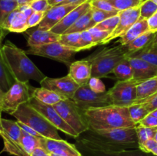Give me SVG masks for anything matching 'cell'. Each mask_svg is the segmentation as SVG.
<instances>
[{
	"label": "cell",
	"mask_w": 157,
	"mask_h": 156,
	"mask_svg": "<svg viewBox=\"0 0 157 156\" xmlns=\"http://www.w3.org/2000/svg\"><path fill=\"white\" fill-rule=\"evenodd\" d=\"M80 147L97 151H121L139 148L134 128H89L77 138Z\"/></svg>",
	"instance_id": "obj_1"
},
{
	"label": "cell",
	"mask_w": 157,
	"mask_h": 156,
	"mask_svg": "<svg viewBox=\"0 0 157 156\" xmlns=\"http://www.w3.org/2000/svg\"><path fill=\"white\" fill-rule=\"evenodd\" d=\"M2 58L15 81L29 82L30 80L41 83L45 75L27 56L25 50L19 48L10 41L1 47Z\"/></svg>",
	"instance_id": "obj_2"
},
{
	"label": "cell",
	"mask_w": 157,
	"mask_h": 156,
	"mask_svg": "<svg viewBox=\"0 0 157 156\" xmlns=\"http://www.w3.org/2000/svg\"><path fill=\"white\" fill-rule=\"evenodd\" d=\"M90 128L110 129L120 128H134L136 124L130 116L128 107L110 105L90 108L84 110Z\"/></svg>",
	"instance_id": "obj_3"
},
{
	"label": "cell",
	"mask_w": 157,
	"mask_h": 156,
	"mask_svg": "<svg viewBox=\"0 0 157 156\" xmlns=\"http://www.w3.org/2000/svg\"><path fill=\"white\" fill-rule=\"evenodd\" d=\"M130 52L127 46L120 44L115 47H104L96 50L84 58L91 64V76L106 77L113 73L116 66L129 56Z\"/></svg>",
	"instance_id": "obj_4"
},
{
	"label": "cell",
	"mask_w": 157,
	"mask_h": 156,
	"mask_svg": "<svg viewBox=\"0 0 157 156\" xmlns=\"http://www.w3.org/2000/svg\"><path fill=\"white\" fill-rule=\"evenodd\" d=\"M11 115L14 116L18 122L31 127L43 137L57 140L62 139L58 135V128L51 124L29 102L21 104Z\"/></svg>",
	"instance_id": "obj_5"
},
{
	"label": "cell",
	"mask_w": 157,
	"mask_h": 156,
	"mask_svg": "<svg viewBox=\"0 0 157 156\" xmlns=\"http://www.w3.org/2000/svg\"><path fill=\"white\" fill-rule=\"evenodd\" d=\"M66 123L79 135L90 128L84 110H81L72 99H65L53 106Z\"/></svg>",
	"instance_id": "obj_6"
},
{
	"label": "cell",
	"mask_w": 157,
	"mask_h": 156,
	"mask_svg": "<svg viewBox=\"0 0 157 156\" xmlns=\"http://www.w3.org/2000/svg\"><path fill=\"white\" fill-rule=\"evenodd\" d=\"M26 54L36 56L44 57L49 59L55 60L70 66L74 62L77 51L61 44L60 42H54L44 45L31 47L25 50Z\"/></svg>",
	"instance_id": "obj_7"
},
{
	"label": "cell",
	"mask_w": 157,
	"mask_h": 156,
	"mask_svg": "<svg viewBox=\"0 0 157 156\" xmlns=\"http://www.w3.org/2000/svg\"><path fill=\"white\" fill-rule=\"evenodd\" d=\"M33 87L29 85V82L15 81L6 93H5L3 99V112L12 114L21 104L29 101L32 96Z\"/></svg>",
	"instance_id": "obj_8"
},
{
	"label": "cell",
	"mask_w": 157,
	"mask_h": 156,
	"mask_svg": "<svg viewBox=\"0 0 157 156\" xmlns=\"http://www.w3.org/2000/svg\"><path fill=\"white\" fill-rule=\"evenodd\" d=\"M1 125L0 136L4 142L5 151L13 155L27 156L20 145L21 128L18 122L2 118Z\"/></svg>",
	"instance_id": "obj_9"
},
{
	"label": "cell",
	"mask_w": 157,
	"mask_h": 156,
	"mask_svg": "<svg viewBox=\"0 0 157 156\" xmlns=\"http://www.w3.org/2000/svg\"><path fill=\"white\" fill-rule=\"evenodd\" d=\"M141 81L132 79L127 81L118 80L107 90L113 105L129 107L136 99V87Z\"/></svg>",
	"instance_id": "obj_10"
},
{
	"label": "cell",
	"mask_w": 157,
	"mask_h": 156,
	"mask_svg": "<svg viewBox=\"0 0 157 156\" xmlns=\"http://www.w3.org/2000/svg\"><path fill=\"white\" fill-rule=\"evenodd\" d=\"M72 99L83 110L113 105L108 92L96 93L93 91L87 84L78 87Z\"/></svg>",
	"instance_id": "obj_11"
},
{
	"label": "cell",
	"mask_w": 157,
	"mask_h": 156,
	"mask_svg": "<svg viewBox=\"0 0 157 156\" xmlns=\"http://www.w3.org/2000/svg\"><path fill=\"white\" fill-rule=\"evenodd\" d=\"M28 102L37 111L39 112L51 124H52L58 130H61L65 134L69 135V136L76 138V139L78 137V133L68 124L66 123L65 121L58 114V113L54 108L53 106L43 103V102H40L39 100L35 99V97H32V96Z\"/></svg>",
	"instance_id": "obj_12"
},
{
	"label": "cell",
	"mask_w": 157,
	"mask_h": 156,
	"mask_svg": "<svg viewBox=\"0 0 157 156\" xmlns=\"http://www.w3.org/2000/svg\"><path fill=\"white\" fill-rule=\"evenodd\" d=\"M40 84L41 87L52 90L67 99H72L75 92L80 87L68 74L60 78L46 76Z\"/></svg>",
	"instance_id": "obj_13"
},
{
	"label": "cell",
	"mask_w": 157,
	"mask_h": 156,
	"mask_svg": "<svg viewBox=\"0 0 157 156\" xmlns=\"http://www.w3.org/2000/svg\"><path fill=\"white\" fill-rule=\"evenodd\" d=\"M120 16V21L118 25L111 34L108 35L106 39L104 40L101 44L110 43L112 40L116 38H121L124 35L140 17V7L132 8L124 11H121L118 13Z\"/></svg>",
	"instance_id": "obj_14"
},
{
	"label": "cell",
	"mask_w": 157,
	"mask_h": 156,
	"mask_svg": "<svg viewBox=\"0 0 157 156\" xmlns=\"http://www.w3.org/2000/svg\"><path fill=\"white\" fill-rule=\"evenodd\" d=\"M86 1L71 3L66 5H58L51 8L44 15V18L37 27L44 31H50L59 21H61L67 14Z\"/></svg>",
	"instance_id": "obj_15"
},
{
	"label": "cell",
	"mask_w": 157,
	"mask_h": 156,
	"mask_svg": "<svg viewBox=\"0 0 157 156\" xmlns=\"http://www.w3.org/2000/svg\"><path fill=\"white\" fill-rule=\"evenodd\" d=\"M39 141L41 148L45 149L50 154L61 156H83L75 145L63 139L57 140L41 136L39 137Z\"/></svg>",
	"instance_id": "obj_16"
},
{
	"label": "cell",
	"mask_w": 157,
	"mask_h": 156,
	"mask_svg": "<svg viewBox=\"0 0 157 156\" xmlns=\"http://www.w3.org/2000/svg\"><path fill=\"white\" fill-rule=\"evenodd\" d=\"M91 0H87L84 2L79 6L75 8L74 10L69 12L61 21L58 23L56 25L54 26L50 31L58 35H61L67 30L70 27H71L82 15L87 13L91 9Z\"/></svg>",
	"instance_id": "obj_17"
},
{
	"label": "cell",
	"mask_w": 157,
	"mask_h": 156,
	"mask_svg": "<svg viewBox=\"0 0 157 156\" xmlns=\"http://www.w3.org/2000/svg\"><path fill=\"white\" fill-rule=\"evenodd\" d=\"M133 72V79L143 82L157 76V67L141 58L128 57Z\"/></svg>",
	"instance_id": "obj_18"
},
{
	"label": "cell",
	"mask_w": 157,
	"mask_h": 156,
	"mask_svg": "<svg viewBox=\"0 0 157 156\" xmlns=\"http://www.w3.org/2000/svg\"><path fill=\"white\" fill-rule=\"evenodd\" d=\"M91 64L85 59L74 61L69 66L68 75L80 87L88 84L91 78Z\"/></svg>",
	"instance_id": "obj_19"
},
{
	"label": "cell",
	"mask_w": 157,
	"mask_h": 156,
	"mask_svg": "<svg viewBox=\"0 0 157 156\" xmlns=\"http://www.w3.org/2000/svg\"><path fill=\"white\" fill-rule=\"evenodd\" d=\"M28 34V45L29 47H37L50 43L58 42L61 35L52 32V31H44L36 28H29L26 31Z\"/></svg>",
	"instance_id": "obj_20"
},
{
	"label": "cell",
	"mask_w": 157,
	"mask_h": 156,
	"mask_svg": "<svg viewBox=\"0 0 157 156\" xmlns=\"http://www.w3.org/2000/svg\"><path fill=\"white\" fill-rule=\"evenodd\" d=\"M27 21L28 17L17 9L9 14L2 27L7 32L21 33L29 28Z\"/></svg>",
	"instance_id": "obj_21"
},
{
	"label": "cell",
	"mask_w": 157,
	"mask_h": 156,
	"mask_svg": "<svg viewBox=\"0 0 157 156\" xmlns=\"http://www.w3.org/2000/svg\"><path fill=\"white\" fill-rule=\"evenodd\" d=\"M149 31L150 28L147 20L140 17L138 21L123 36H121L117 42L122 45H127L136 38Z\"/></svg>",
	"instance_id": "obj_22"
},
{
	"label": "cell",
	"mask_w": 157,
	"mask_h": 156,
	"mask_svg": "<svg viewBox=\"0 0 157 156\" xmlns=\"http://www.w3.org/2000/svg\"><path fill=\"white\" fill-rule=\"evenodd\" d=\"M157 93V76L140 83L136 87V99L134 103H142Z\"/></svg>",
	"instance_id": "obj_23"
},
{
	"label": "cell",
	"mask_w": 157,
	"mask_h": 156,
	"mask_svg": "<svg viewBox=\"0 0 157 156\" xmlns=\"http://www.w3.org/2000/svg\"><path fill=\"white\" fill-rule=\"evenodd\" d=\"M86 156H156L152 153L144 152L140 148L121 151H97L81 148Z\"/></svg>",
	"instance_id": "obj_24"
},
{
	"label": "cell",
	"mask_w": 157,
	"mask_h": 156,
	"mask_svg": "<svg viewBox=\"0 0 157 156\" xmlns=\"http://www.w3.org/2000/svg\"><path fill=\"white\" fill-rule=\"evenodd\" d=\"M32 95V97H35L40 102L51 106L55 105L60 101L67 99L64 96H61L60 94L52 91V90L41 87H38V88H34L33 87Z\"/></svg>",
	"instance_id": "obj_25"
},
{
	"label": "cell",
	"mask_w": 157,
	"mask_h": 156,
	"mask_svg": "<svg viewBox=\"0 0 157 156\" xmlns=\"http://www.w3.org/2000/svg\"><path fill=\"white\" fill-rule=\"evenodd\" d=\"M155 35H156V32L149 31V32H146V33L143 34L140 36L136 38L133 41L129 43L128 44H127L126 46H127V49L130 52V54L136 53V52L141 50L142 49L145 48L146 47L150 45V43L153 41Z\"/></svg>",
	"instance_id": "obj_26"
},
{
	"label": "cell",
	"mask_w": 157,
	"mask_h": 156,
	"mask_svg": "<svg viewBox=\"0 0 157 156\" xmlns=\"http://www.w3.org/2000/svg\"><path fill=\"white\" fill-rule=\"evenodd\" d=\"M2 44H0V89L6 93L15 82V79L11 74L9 68L2 58L1 52Z\"/></svg>",
	"instance_id": "obj_27"
},
{
	"label": "cell",
	"mask_w": 157,
	"mask_h": 156,
	"mask_svg": "<svg viewBox=\"0 0 157 156\" xmlns=\"http://www.w3.org/2000/svg\"><path fill=\"white\" fill-rule=\"evenodd\" d=\"M19 142L21 148L25 152L27 156H31L32 153L37 148L41 147L39 137H35L32 135H30L23 129H21V135Z\"/></svg>",
	"instance_id": "obj_28"
},
{
	"label": "cell",
	"mask_w": 157,
	"mask_h": 156,
	"mask_svg": "<svg viewBox=\"0 0 157 156\" xmlns=\"http://www.w3.org/2000/svg\"><path fill=\"white\" fill-rule=\"evenodd\" d=\"M113 73L119 81L130 80L133 78V72L128 57L121 61L113 70Z\"/></svg>",
	"instance_id": "obj_29"
},
{
	"label": "cell",
	"mask_w": 157,
	"mask_h": 156,
	"mask_svg": "<svg viewBox=\"0 0 157 156\" xmlns=\"http://www.w3.org/2000/svg\"><path fill=\"white\" fill-rule=\"evenodd\" d=\"M58 42L69 48L73 49L77 52L83 50L82 45H81V32L63 34L60 37Z\"/></svg>",
	"instance_id": "obj_30"
},
{
	"label": "cell",
	"mask_w": 157,
	"mask_h": 156,
	"mask_svg": "<svg viewBox=\"0 0 157 156\" xmlns=\"http://www.w3.org/2000/svg\"><path fill=\"white\" fill-rule=\"evenodd\" d=\"M128 57L141 58L157 67V46H147L141 50L130 54Z\"/></svg>",
	"instance_id": "obj_31"
},
{
	"label": "cell",
	"mask_w": 157,
	"mask_h": 156,
	"mask_svg": "<svg viewBox=\"0 0 157 156\" xmlns=\"http://www.w3.org/2000/svg\"><path fill=\"white\" fill-rule=\"evenodd\" d=\"M92 17V10H89L88 12L81 17L71 27L69 28L64 34L75 33V32H82L83 31L87 30L90 19Z\"/></svg>",
	"instance_id": "obj_32"
},
{
	"label": "cell",
	"mask_w": 157,
	"mask_h": 156,
	"mask_svg": "<svg viewBox=\"0 0 157 156\" xmlns=\"http://www.w3.org/2000/svg\"><path fill=\"white\" fill-rule=\"evenodd\" d=\"M128 110L130 118L136 125L139 124L147 115L150 114V112L142 103L133 104L128 107Z\"/></svg>",
	"instance_id": "obj_33"
},
{
	"label": "cell",
	"mask_w": 157,
	"mask_h": 156,
	"mask_svg": "<svg viewBox=\"0 0 157 156\" xmlns=\"http://www.w3.org/2000/svg\"><path fill=\"white\" fill-rule=\"evenodd\" d=\"M92 10V17L90 19V24H89L88 28L87 30L91 28H94L95 25H97L99 23L102 22L104 20L110 18L112 16L117 15L119 12H107V11H103L101 9H95V8L91 7Z\"/></svg>",
	"instance_id": "obj_34"
},
{
	"label": "cell",
	"mask_w": 157,
	"mask_h": 156,
	"mask_svg": "<svg viewBox=\"0 0 157 156\" xmlns=\"http://www.w3.org/2000/svg\"><path fill=\"white\" fill-rule=\"evenodd\" d=\"M135 129L136 132V136L138 139V143H139V148L141 145L147 142L150 139H153L154 135L156 133L157 128H150L146 127L141 124H137L135 126Z\"/></svg>",
	"instance_id": "obj_35"
},
{
	"label": "cell",
	"mask_w": 157,
	"mask_h": 156,
	"mask_svg": "<svg viewBox=\"0 0 157 156\" xmlns=\"http://www.w3.org/2000/svg\"><path fill=\"white\" fill-rule=\"evenodd\" d=\"M18 8L16 0H0V25H2L9 14Z\"/></svg>",
	"instance_id": "obj_36"
},
{
	"label": "cell",
	"mask_w": 157,
	"mask_h": 156,
	"mask_svg": "<svg viewBox=\"0 0 157 156\" xmlns=\"http://www.w3.org/2000/svg\"><path fill=\"white\" fill-rule=\"evenodd\" d=\"M107 1L119 12L138 7L142 4L141 0H107Z\"/></svg>",
	"instance_id": "obj_37"
},
{
	"label": "cell",
	"mask_w": 157,
	"mask_h": 156,
	"mask_svg": "<svg viewBox=\"0 0 157 156\" xmlns=\"http://www.w3.org/2000/svg\"><path fill=\"white\" fill-rule=\"evenodd\" d=\"M120 21V16L119 15H116L114 16H112L110 18H107V19L104 20L102 22L99 23L97 25H95L94 27L97 28L98 29H101L102 31H106V32H110V34H111L112 32L114 31V29L116 28L117 26L118 25Z\"/></svg>",
	"instance_id": "obj_38"
},
{
	"label": "cell",
	"mask_w": 157,
	"mask_h": 156,
	"mask_svg": "<svg viewBox=\"0 0 157 156\" xmlns=\"http://www.w3.org/2000/svg\"><path fill=\"white\" fill-rule=\"evenodd\" d=\"M140 18L148 20L157 12V5L152 0H147L140 5Z\"/></svg>",
	"instance_id": "obj_39"
},
{
	"label": "cell",
	"mask_w": 157,
	"mask_h": 156,
	"mask_svg": "<svg viewBox=\"0 0 157 156\" xmlns=\"http://www.w3.org/2000/svg\"><path fill=\"white\" fill-rule=\"evenodd\" d=\"M88 31L91 34L92 37H93L94 42L96 46L101 44V43L104 41V40L106 39L108 37V35H110V32H106V31H102L95 27L88 29Z\"/></svg>",
	"instance_id": "obj_40"
},
{
	"label": "cell",
	"mask_w": 157,
	"mask_h": 156,
	"mask_svg": "<svg viewBox=\"0 0 157 156\" xmlns=\"http://www.w3.org/2000/svg\"><path fill=\"white\" fill-rule=\"evenodd\" d=\"M90 3H91V7L95 9L107 11V12H119V11L117 10L107 0H91Z\"/></svg>",
	"instance_id": "obj_41"
},
{
	"label": "cell",
	"mask_w": 157,
	"mask_h": 156,
	"mask_svg": "<svg viewBox=\"0 0 157 156\" xmlns=\"http://www.w3.org/2000/svg\"><path fill=\"white\" fill-rule=\"evenodd\" d=\"M81 39L82 50H88L96 46L94 42L93 37L88 30L83 31L82 32H81Z\"/></svg>",
	"instance_id": "obj_42"
},
{
	"label": "cell",
	"mask_w": 157,
	"mask_h": 156,
	"mask_svg": "<svg viewBox=\"0 0 157 156\" xmlns=\"http://www.w3.org/2000/svg\"><path fill=\"white\" fill-rule=\"evenodd\" d=\"M29 5L34 12H47L52 8L48 0H33Z\"/></svg>",
	"instance_id": "obj_43"
},
{
	"label": "cell",
	"mask_w": 157,
	"mask_h": 156,
	"mask_svg": "<svg viewBox=\"0 0 157 156\" xmlns=\"http://www.w3.org/2000/svg\"><path fill=\"white\" fill-rule=\"evenodd\" d=\"M87 85L89 86V87L93 91L96 92V93H102L107 92L106 91L105 85H104V84L101 81V80L100 78L91 76V78L89 80Z\"/></svg>",
	"instance_id": "obj_44"
},
{
	"label": "cell",
	"mask_w": 157,
	"mask_h": 156,
	"mask_svg": "<svg viewBox=\"0 0 157 156\" xmlns=\"http://www.w3.org/2000/svg\"><path fill=\"white\" fill-rule=\"evenodd\" d=\"M46 12H34L28 18V26L29 28L38 26L41 23L42 19L44 18Z\"/></svg>",
	"instance_id": "obj_45"
},
{
	"label": "cell",
	"mask_w": 157,
	"mask_h": 156,
	"mask_svg": "<svg viewBox=\"0 0 157 156\" xmlns=\"http://www.w3.org/2000/svg\"><path fill=\"white\" fill-rule=\"evenodd\" d=\"M143 105L147 108V110L150 112V113L151 112H153V110H156L157 109V93H155L154 95H153L152 96H150V98L147 99V100L144 101V102H142Z\"/></svg>",
	"instance_id": "obj_46"
},
{
	"label": "cell",
	"mask_w": 157,
	"mask_h": 156,
	"mask_svg": "<svg viewBox=\"0 0 157 156\" xmlns=\"http://www.w3.org/2000/svg\"><path fill=\"white\" fill-rule=\"evenodd\" d=\"M139 124L150 128H157V117L150 113Z\"/></svg>",
	"instance_id": "obj_47"
},
{
	"label": "cell",
	"mask_w": 157,
	"mask_h": 156,
	"mask_svg": "<svg viewBox=\"0 0 157 156\" xmlns=\"http://www.w3.org/2000/svg\"><path fill=\"white\" fill-rule=\"evenodd\" d=\"M149 28L150 32H157V12L152 17H150L148 20Z\"/></svg>",
	"instance_id": "obj_48"
},
{
	"label": "cell",
	"mask_w": 157,
	"mask_h": 156,
	"mask_svg": "<svg viewBox=\"0 0 157 156\" xmlns=\"http://www.w3.org/2000/svg\"><path fill=\"white\" fill-rule=\"evenodd\" d=\"M17 122H18V121H17ZM18 122V124H19L20 127L21 128V129H23L24 131L27 132L29 133L30 135H32V136H35V137H41V135L39 134V133L37 132L35 130H34L33 128H32L31 127L28 126V125H25V124L21 123V122Z\"/></svg>",
	"instance_id": "obj_49"
},
{
	"label": "cell",
	"mask_w": 157,
	"mask_h": 156,
	"mask_svg": "<svg viewBox=\"0 0 157 156\" xmlns=\"http://www.w3.org/2000/svg\"><path fill=\"white\" fill-rule=\"evenodd\" d=\"M31 156H52V154L44 148L38 147L32 153Z\"/></svg>",
	"instance_id": "obj_50"
},
{
	"label": "cell",
	"mask_w": 157,
	"mask_h": 156,
	"mask_svg": "<svg viewBox=\"0 0 157 156\" xmlns=\"http://www.w3.org/2000/svg\"><path fill=\"white\" fill-rule=\"evenodd\" d=\"M48 1L49 5H50L52 7H53V6H58V5L61 4V3H62L63 2H64L65 0H48Z\"/></svg>",
	"instance_id": "obj_51"
},
{
	"label": "cell",
	"mask_w": 157,
	"mask_h": 156,
	"mask_svg": "<svg viewBox=\"0 0 157 156\" xmlns=\"http://www.w3.org/2000/svg\"><path fill=\"white\" fill-rule=\"evenodd\" d=\"M6 32H7V31L5 30V29L0 25V44H2V41L3 38H4L5 36H6Z\"/></svg>",
	"instance_id": "obj_52"
},
{
	"label": "cell",
	"mask_w": 157,
	"mask_h": 156,
	"mask_svg": "<svg viewBox=\"0 0 157 156\" xmlns=\"http://www.w3.org/2000/svg\"><path fill=\"white\" fill-rule=\"evenodd\" d=\"M17 2H18V6H23V5H26V4H29L31 2H32L33 0H16Z\"/></svg>",
	"instance_id": "obj_53"
},
{
	"label": "cell",
	"mask_w": 157,
	"mask_h": 156,
	"mask_svg": "<svg viewBox=\"0 0 157 156\" xmlns=\"http://www.w3.org/2000/svg\"><path fill=\"white\" fill-rule=\"evenodd\" d=\"M81 1H87V0H65L64 2H63L62 3L59 5H66V4H71V3H75V2H81Z\"/></svg>",
	"instance_id": "obj_54"
},
{
	"label": "cell",
	"mask_w": 157,
	"mask_h": 156,
	"mask_svg": "<svg viewBox=\"0 0 157 156\" xmlns=\"http://www.w3.org/2000/svg\"><path fill=\"white\" fill-rule=\"evenodd\" d=\"M4 96H5V93L1 90V89H0V108L1 109L2 107V102H3V99H4Z\"/></svg>",
	"instance_id": "obj_55"
},
{
	"label": "cell",
	"mask_w": 157,
	"mask_h": 156,
	"mask_svg": "<svg viewBox=\"0 0 157 156\" xmlns=\"http://www.w3.org/2000/svg\"><path fill=\"white\" fill-rule=\"evenodd\" d=\"M149 46H157V32H156V35H155L153 41L150 43V44Z\"/></svg>",
	"instance_id": "obj_56"
},
{
	"label": "cell",
	"mask_w": 157,
	"mask_h": 156,
	"mask_svg": "<svg viewBox=\"0 0 157 156\" xmlns=\"http://www.w3.org/2000/svg\"><path fill=\"white\" fill-rule=\"evenodd\" d=\"M151 153H152V154H154V155L157 156V144H156V145H155L154 148H153V149H152Z\"/></svg>",
	"instance_id": "obj_57"
},
{
	"label": "cell",
	"mask_w": 157,
	"mask_h": 156,
	"mask_svg": "<svg viewBox=\"0 0 157 156\" xmlns=\"http://www.w3.org/2000/svg\"><path fill=\"white\" fill-rule=\"evenodd\" d=\"M151 113L152 115H153V116H156V117H157V109H156V110H153V111L151 112V113Z\"/></svg>",
	"instance_id": "obj_58"
},
{
	"label": "cell",
	"mask_w": 157,
	"mask_h": 156,
	"mask_svg": "<svg viewBox=\"0 0 157 156\" xmlns=\"http://www.w3.org/2000/svg\"><path fill=\"white\" fill-rule=\"evenodd\" d=\"M2 109L0 108V131H1V130H2V125H1V120H2L1 114H2Z\"/></svg>",
	"instance_id": "obj_59"
},
{
	"label": "cell",
	"mask_w": 157,
	"mask_h": 156,
	"mask_svg": "<svg viewBox=\"0 0 157 156\" xmlns=\"http://www.w3.org/2000/svg\"><path fill=\"white\" fill-rule=\"evenodd\" d=\"M153 139H154L155 141L157 142V130L156 131V133H155L154 135V137H153Z\"/></svg>",
	"instance_id": "obj_60"
},
{
	"label": "cell",
	"mask_w": 157,
	"mask_h": 156,
	"mask_svg": "<svg viewBox=\"0 0 157 156\" xmlns=\"http://www.w3.org/2000/svg\"><path fill=\"white\" fill-rule=\"evenodd\" d=\"M52 154V156H61V155H58V154Z\"/></svg>",
	"instance_id": "obj_61"
},
{
	"label": "cell",
	"mask_w": 157,
	"mask_h": 156,
	"mask_svg": "<svg viewBox=\"0 0 157 156\" xmlns=\"http://www.w3.org/2000/svg\"><path fill=\"white\" fill-rule=\"evenodd\" d=\"M152 1H153L154 3H156V4L157 5V0H152Z\"/></svg>",
	"instance_id": "obj_62"
},
{
	"label": "cell",
	"mask_w": 157,
	"mask_h": 156,
	"mask_svg": "<svg viewBox=\"0 0 157 156\" xmlns=\"http://www.w3.org/2000/svg\"><path fill=\"white\" fill-rule=\"evenodd\" d=\"M141 1H142V2H145V1H147V0H141Z\"/></svg>",
	"instance_id": "obj_63"
}]
</instances>
